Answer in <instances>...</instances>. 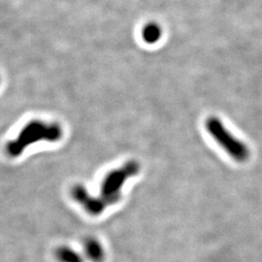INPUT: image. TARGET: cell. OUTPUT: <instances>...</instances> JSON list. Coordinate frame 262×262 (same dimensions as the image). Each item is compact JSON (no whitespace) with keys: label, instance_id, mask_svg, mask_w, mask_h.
<instances>
[{"label":"cell","instance_id":"5b68a950","mask_svg":"<svg viewBox=\"0 0 262 262\" xmlns=\"http://www.w3.org/2000/svg\"><path fill=\"white\" fill-rule=\"evenodd\" d=\"M57 257L61 262H83L82 257L68 248H61L57 251Z\"/></svg>","mask_w":262,"mask_h":262},{"label":"cell","instance_id":"277c9868","mask_svg":"<svg viewBox=\"0 0 262 262\" xmlns=\"http://www.w3.org/2000/svg\"><path fill=\"white\" fill-rule=\"evenodd\" d=\"M85 252L94 261L100 262L103 258L104 253L100 244L94 239H89L85 242Z\"/></svg>","mask_w":262,"mask_h":262},{"label":"cell","instance_id":"6da1fadb","mask_svg":"<svg viewBox=\"0 0 262 262\" xmlns=\"http://www.w3.org/2000/svg\"><path fill=\"white\" fill-rule=\"evenodd\" d=\"M206 128L215 143L225 152L238 162H245L250 158L247 145L228 130L219 118L211 117L206 121Z\"/></svg>","mask_w":262,"mask_h":262},{"label":"cell","instance_id":"3957f363","mask_svg":"<svg viewBox=\"0 0 262 262\" xmlns=\"http://www.w3.org/2000/svg\"><path fill=\"white\" fill-rule=\"evenodd\" d=\"M162 35V29L157 23L147 24L142 31V37L148 44H155L159 42Z\"/></svg>","mask_w":262,"mask_h":262},{"label":"cell","instance_id":"7a4b0ae2","mask_svg":"<svg viewBox=\"0 0 262 262\" xmlns=\"http://www.w3.org/2000/svg\"><path fill=\"white\" fill-rule=\"evenodd\" d=\"M138 170V164L136 162H131L120 171L115 172L112 176L106 180L102 188L105 206L108 204H114L119 201L121 197V187H122L124 181L128 177L137 174Z\"/></svg>","mask_w":262,"mask_h":262}]
</instances>
